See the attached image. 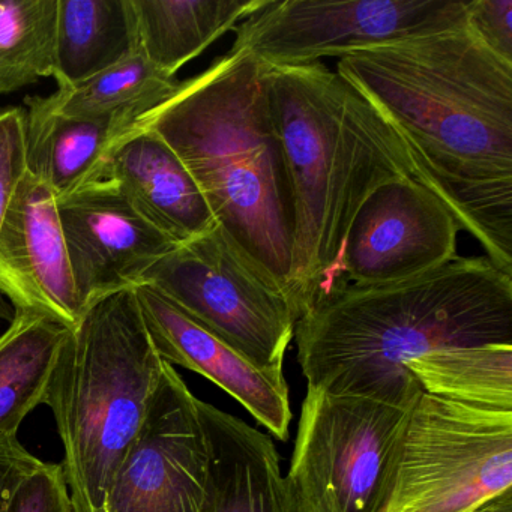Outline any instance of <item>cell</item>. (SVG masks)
<instances>
[{
  "mask_svg": "<svg viewBox=\"0 0 512 512\" xmlns=\"http://www.w3.org/2000/svg\"><path fill=\"white\" fill-rule=\"evenodd\" d=\"M71 329L37 308H16L0 335V437L46 401L59 353Z\"/></svg>",
  "mask_w": 512,
  "mask_h": 512,
  "instance_id": "ffe728a7",
  "label": "cell"
},
{
  "mask_svg": "<svg viewBox=\"0 0 512 512\" xmlns=\"http://www.w3.org/2000/svg\"><path fill=\"white\" fill-rule=\"evenodd\" d=\"M466 26L464 0H266L232 50L268 67H299Z\"/></svg>",
  "mask_w": 512,
  "mask_h": 512,
  "instance_id": "9c48e42d",
  "label": "cell"
},
{
  "mask_svg": "<svg viewBox=\"0 0 512 512\" xmlns=\"http://www.w3.org/2000/svg\"><path fill=\"white\" fill-rule=\"evenodd\" d=\"M308 386L412 407L406 362L449 347L512 344V275L487 256L455 257L388 284H344L296 322Z\"/></svg>",
  "mask_w": 512,
  "mask_h": 512,
  "instance_id": "7a4b0ae2",
  "label": "cell"
},
{
  "mask_svg": "<svg viewBox=\"0 0 512 512\" xmlns=\"http://www.w3.org/2000/svg\"><path fill=\"white\" fill-rule=\"evenodd\" d=\"M101 181L176 245L217 224L202 190L181 158L151 130L125 134L113 149Z\"/></svg>",
  "mask_w": 512,
  "mask_h": 512,
  "instance_id": "9a60e30c",
  "label": "cell"
},
{
  "mask_svg": "<svg viewBox=\"0 0 512 512\" xmlns=\"http://www.w3.org/2000/svg\"><path fill=\"white\" fill-rule=\"evenodd\" d=\"M268 92L292 191L286 299L298 322L343 286L347 236L365 200L415 169L397 131L326 65L269 67Z\"/></svg>",
  "mask_w": 512,
  "mask_h": 512,
  "instance_id": "3957f363",
  "label": "cell"
},
{
  "mask_svg": "<svg viewBox=\"0 0 512 512\" xmlns=\"http://www.w3.org/2000/svg\"><path fill=\"white\" fill-rule=\"evenodd\" d=\"M197 400L166 362L104 512H212L211 451Z\"/></svg>",
  "mask_w": 512,
  "mask_h": 512,
  "instance_id": "30bf717a",
  "label": "cell"
},
{
  "mask_svg": "<svg viewBox=\"0 0 512 512\" xmlns=\"http://www.w3.org/2000/svg\"><path fill=\"white\" fill-rule=\"evenodd\" d=\"M164 365L134 289L95 302L71 329L44 404L52 409L64 443L62 466L74 512H104Z\"/></svg>",
  "mask_w": 512,
  "mask_h": 512,
  "instance_id": "5b68a950",
  "label": "cell"
},
{
  "mask_svg": "<svg viewBox=\"0 0 512 512\" xmlns=\"http://www.w3.org/2000/svg\"><path fill=\"white\" fill-rule=\"evenodd\" d=\"M26 170L25 109L0 110V226L7 214L14 190ZM0 295L5 296L0 277Z\"/></svg>",
  "mask_w": 512,
  "mask_h": 512,
  "instance_id": "d4e9b609",
  "label": "cell"
},
{
  "mask_svg": "<svg viewBox=\"0 0 512 512\" xmlns=\"http://www.w3.org/2000/svg\"><path fill=\"white\" fill-rule=\"evenodd\" d=\"M265 370L283 371L296 319L286 296L215 224L173 248L143 277Z\"/></svg>",
  "mask_w": 512,
  "mask_h": 512,
  "instance_id": "ba28073f",
  "label": "cell"
},
{
  "mask_svg": "<svg viewBox=\"0 0 512 512\" xmlns=\"http://www.w3.org/2000/svg\"><path fill=\"white\" fill-rule=\"evenodd\" d=\"M266 0H131L139 52L169 77L238 28Z\"/></svg>",
  "mask_w": 512,
  "mask_h": 512,
  "instance_id": "ac0fdd59",
  "label": "cell"
},
{
  "mask_svg": "<svg viewBox=\"0 0 512 512\" xmlns=\"http://www.w3.org/2000/svg\"><path fill=\"white\" fill-rule=\"evenodd\" d=\"M403 140L415 179L512 275V64L466 26L341 56Z\"/></svg>",
  "mask_w": 512,
  "mask_h": 512,
  "instance_id": "6da1fadb",
  "label": "cell"
},
{
  "mask_svg": "<svg viewBox=\"0 0 512 512\" xmlns=\"http://www.w3.org/2000/svg\"><path fill=\"white\" fill-rule=\"evenodd\" d=\"M139 53L131 0H59L53 76L70 88Z\"/></svg>",
  "mask_w": 512,
  "mask_h": 512,
  "instance_id": "d6986e66",
  "label": "cell"
},
{
  "mask_svg": "<svg viewBox=\"0 0 512 512\" xmlns=\"http://www.w3.org/2000/svg\"><path fill=\"white\" fill-rule=\"evenodd\" d=\"M268 70L251 53L230 50L181 82L125 134L151 130L166 140L196 179L215 221L286 296L292 191L269 101Z\"/></svg>",
  "mask_w": 512,
  "mask_h": 512,
  "instance_id": "277c9868",
  "label": "cell"
},
{
  "mask_svg": "<svg viewBox=\"0 0 512 512\" xmlns=\"http://www.w3.org/2000/svg\"><path fill=\"white\" fill-rule=\"evenodd\" d=\"M131 118L74 119L25 109L26 167L56 199L101 181Z\"/></svg>",
  "mask_w": 512,
  "mask_h": 512,
  "instance_id": "e0dca14e",
  "label": "cell"
},
{
  "mask_svg": "<svg viewBox=\"0 0 512 512\" xmlns=\"http://www.w3.org/2000/svg\"><path fill=\"white\" fill-rule=\"evenodd\" d=\"M406 368L425 394L512 412V344L433 350L409 359Z\"/></svg>",
  "mask_w": 512,
  "mask_h": 512,
  "instance_id": "7402d4cb",
  "label": "cell"
},
{
  "mask_svg": "<svg viewBox=\"0 0 512 512\" xmlns=\"http://www.w3.org/2000/svg\"><path fill=\"white\" fill-rule=\"evenodd\" d=\"M0 277L16 308H37L74 329L83 317L53 191L26 170L0 226Z\"/></svg>",
  "mask_w": 512,
  "mask_h": 512,
  "instance_id": "5bb4252c",
  "label": "cell"
},
{
  "mask_svg": "<svg viewBox=\"0 0 512 512\" xmlns=\"http://www.w3.org/2000/svg\"><path fill=\"white\" fill-rule=\"evenodd\" d=\"M59 0H0V95L53 76Z\"/></svg>",
  "mask_w": 512,
  "mask_h": 512,
  "instance_id": "603a6c76",
  "label": "cell"
},
{
  "mask_svg": "<svg viewBox=\"0 0 512 512\" xmlns=\"http://www.w3.org/2000/svg\"><path fill=\"white\" fill-rule=\"evenodd\" d=\"M5 512H74L64 466L44 461L20 482Z\"/></svg>",
  "mask_w": 512,
  "mask_h": 512,
  "instance_id": "cb8c5ba5",
  "label": "cell"
},
{
  "mask_svg": "<svg viewBox=\"0 0 512 512\" xmlns=\"http://www.w3.org/2000/svg\"><path fill=\"white\" fill-rule=\"evenodd\" d=\"M56 200L83 313L112 293L139 287L146 272L178 247L112 182H92Z\"/></svg>",
  "mask_w": 512,
  "mask_h": 512,
  "instance_id": "7c38bea8",
  "label": "cell"
},
{
  "mask_svg": "<svg viewBox=\"0 0 512 512\" xmlns=\"http://www.w3.org/2000/svg\"><path fill=\"white\" fill-rule=\"evenodd\" d=\"M143 322L158 355L220 386L275 439L290 436L284 371L265 370L149 284L136 287Z\"/></svg>",
  "mask_w": 512,
  "mask_h": 512,
  "instance_id": "4fadbf2b",
  "label": "cell"
},
{
  "mask_svg": "<svg viewBox=\"0 0 512 512\" xmlns=\"http://www.w3.org/2000/svg\"><path fill=\"white\" fill-rule=\"evenodd\" d=\"M211 451L212 512H302L271 436L197 400Z\"/></svg>",
  "mask_w": 512,
  "mask_h": 512,
  "instance_id": "2e32d148",
  "label": "cell"
},
{
  "mask_svg": "<svg viewBox=\"0 0 512 512\" xmlns=\"http://www.w3.org/2000/svg\"><path fill=\"white\" fill-rule=\"evenodd\" d=\"M512 490V412L422 392L410 409L382 512H473Z\"/></svg>",
  "mask_w": 512,
  "mask_h": 512,
  "instance_id": "8992f818",
  "label": "cell"
},
{
  "mask_svg": "<svg viewBox=\"0 0 512 512\" xmlns=\"http://www.w3.org/2000/svg\"><path fill=\"white\" fill-rule=\"evenodd\" d=\"M473 512H512V490L494 497Z\"/></svg>",
  "mask_w": 512,
  "mask_h": 512,
  "instance_id": "83f0119b",
  "label": "cell"
},
{
  "mask_svg": "<svg viewBox=\"0 0 512 512\" xmlns=\"http://www.w3.org/2000/svg\"><path fill=\"white\" fill-rule=\"evenodd\" d=\"M179 85L139 52L79 85L59 88L49 97L28 98L26 110L62 118L136 121L172 97Z\"/></svg>",
  "mask_w": 512,
  "mask_h": 512,
  "instance_id": "44dd1931",
  "label": "cell"
},
{
  "mask_svg": "<svg viewBox=\"0 0 512 512\" xmlns=\"http://www.w3.org/2000/svg\"><path fill=\"white\" fill-rule=\"evenodd\" d=\"M466 28L497 58L512 64V0L466 2Z\"/></svg>",
  "mask_w": 512,
  "mask_h": 512,
  "instance_id": "484cf974",
  "label": "cell"
},
{
  "mask_svg": "<svg viewBox=\"0 0 512 512\" xmlns=\"http://www.w3.org/2000/svg\"><path fill=\"white\" fill-rule=\"evenodd\" d=\"M457 221L415 179L377 188L359 209L343 256L344 284L409 280L457 257Z\"/></svg>",
  "mask_w": 512,
  "mask_h": 512,
  "instance_id": "8fae6325",
  "label": "cell"
},
{
  "mask_svg": "<svg viewBox=\"0 0 512 512\" xmlns=\"http://www.w3.org/2000/svg\"><path fill=\"white\" fill-rule=\"evenodd\" d=\"M43 463L19 442L17 436L0 437V512L7 511L20 482Z\"/></svg>",
  "mask_w": 512,
  "mask_h": 512,
  "instance_id": "4316f807",
  "label": "cell"
},
{
  "mask_svg": "<svg viewBox=\"0 0 512 512\" xmlns=\"http://www.w3.org/2000/svg\"><path fill=\"white\" fill-rule=\"evenodd\" d=\"M412 407L308 386L286 476L302 512H382Z\"/></svg>",
  "mask_w": 512,
  "mask_h": 512,
  "instance_id": "52a82bcc",
  "label": "cell"
}]
</instances>
